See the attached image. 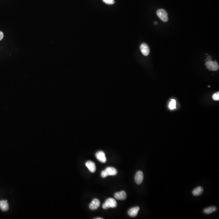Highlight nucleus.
<instances>
[{
	"label": "nucleus",
	"instance_id": "nucleus-1",
	"mask_svg": "<svg viewBox=\"0 0 219 219\" xmlns=\"http://www.w3.org/2000/svg\"><path fill=\"white\" fill-rule=\"evenodd\" d=\"M117 174V169L113 167H107L105 170L101 172V176L102 178H104L108 176H114Z\"/></svg>",
	"mask_w": 219,
	"mask_h": 219
},
{
	"label": "nucleus",
	"instance_id": "nucleus-2",
	"mask_svg": "<svg viewBox=\"0 0 219 219\" xmlns=\"http://www.w3.org/2000/svg\"><path fill=\"white\" fill-rule=\"evenodd\" d=\"M117 205V202L114 199L109 198L106 200L105 202L103 204L102 207L104 209H108L110 208H116Z\"/></svg>",
	"mask_w": 219,
	"mask_h": 219
},
{
	"label": "nucleus",
	"instance_id": "nucleus-3",
	"mask_svg": "<svg viewBox=\"0 0 219 219\" xmlns=\"http://www.w3.org/2000/svg\"><path fill=\"white\" fill-rule=\"evenodd\" d=\"M157 15L159 18L164 22H167L169 20L168 14L164 9H159L157 12Z\"/></svg>",
	"mask_w": 219,
	"mask_h": 219
},
{
	"label": "nucleus",
	"instance_id": "nucleus-4",
	"mask_svg": "<svg viewBox=\"0 0 219 219\" xmlns=\"http://www.w3.org/2000/svg\"><path fill=\"white\" fill-rule=\"evenodd\" d=\"M205 65L208 69L213 71H216L219 69V65L216 61L209 60L206 62Z\"/></svg>",
	"mask_w": 219,
	"mask_h": 219
},
{
	"label": "nucleus",
	"instance_id": "nucleus-5",
	"mask_svg": "<svg viewBox=\"0 0 219 219\" xmlns=\"http://www.w3.org/2000/svg\"><path fill=\"white\" fill-rule=\"evenodd\" d=\"M96 157L98 160L102 163H105L107 161L105 154L103 151H99L96 153Z\"/></svg>",
	"mask_w": 219,
	"mask_h": 219
},
{
	"label": "nucleus",
	"instance_id": "nucleus-6",
	"mask_svg": "<svg viewBox=\"0 0 219 219\" xmlns=\"http://www.w3.org/2000/svg\"><path fill=\"white\" fill-rule=\"evenodd\" d=\"M143 178H144V174L142 171H138L136 172L135 176V181L137 184L140 185L142 183Z\"/></svg>",
	"mask_w": 219,
	"mask_h": 219
},
{
	"label": "nucleus",
	"instance_id": "nucleus-7",
	"mask_svg": "<svg viewBox=\"0 0 219 219\" xmlns=\"http://www.w3.org/2000/svg\"><path fill=\"white\" fill-rule=\"evenodd\" d=\"M100 205V201L97 199H95L92 200L89 205L90 209L91 210H96L99 207Z\"/></svg>",
	"mask_w": 219,
	"mask_h": 219
},
{
	"label": "nucleus",
	"instance_id": "nucleus-8",
	"mask_svg": "<svg viewBox=\"0 0 219 219\" xmlns=\"http://www.w3.org/2000/svg\"><path fill=\"white\" fill-rule=\"evenodd\" d=\"M141 52L144 55L147 56L150 53V49L149 46L146 43L142 44L140 46Z\"/></svg>",
	"mask_w": 219,
	"mask_h": 219
},
{
	"label": "nucleus",
	"instance_id": "nucleus-9",
	"mask_svg": "<svg viewBox=\"0 0 219 219\" xmlns=\"http://www.w3.org/2000/svg\"><path fill=\"white\" fill-rule=\"evenodd\" d=\"M139 210V206H135V207L131 208L128 211V214L129 216H130L131 217H135V216H137Z\"/></svg>",
	"mask_w": 219,
	"mask_h": 219
},
{
	"label": "nucleus",
	"instance_id": "nucleus-10",
	"mask_svg": "<svg viewBox=\"0 0 219 219\" xmlns=\"http://www.w3.org/2000/svg\"><path fill=\"white\" fill-rule=\"evenodd\" d=\"M114 196L115 199L119 200H125L127 198L126 193L125 191H121L115 193Z\"/></svg>",
	"mask_w": 219,
	"mask_h": 219
},
{
	"label": "nucleus",
	"instance_id": "nucleus-11",
	"mask_svg": "<svg viewBox=\"0 0 219 219\" xmlns=\"http://www.w3.org/2000/svg\"><path fill=\"white\" fill-rule=\"evenodd\" d=\"M86 166L88 168V169H89L90 171L92 173L95 172L96 170V164L94 162H92L91 161H89L86 162Z\"/></svg>",
	"mask_w": 219,
	"mask_h": 219
},
{
	"label": "nucleus",
	"instance_id": "nucleus-12",
	"mask_svg": "<svg viewBox=\"0 0 219 219\" xmlns=\"http://www.w3.org/2000/svg\"><path fill=\"white\" fill-rule=\"evenodd\" d=\"M0 208L3 211H7L9 209V205L7 201L2 200L0 201Z\"/></svg>",
	"mask_w": 219,
	"mask_h": 219
},
{
	"label": "nucleus",
	"instance_id": "nucleus-13",
	"mask_svg": "<svg viewBox=\"0 0 219 219\" xmlns=\"http://www.w3.org/2000/svg\"><path fill=\"white\" fill-rule=\"evenodd\" d=\"M203 192V187L199 186L194 189L192 191V194L194 196H199L202 194Z\"/></svg>",
	"mask_w": 219,
	"mask_h": 219
},
{
	"label": "nucleus",
	"instance_id": "nucleus-14",
	"mask_svg": "<svg viewBox=\"0 0 219 219\" xmlns=\"http://www.w3.org/2000/svg\"><path fill=\"white\" fill-rule=\"evenodd\" d=\"M217 210V208L215 206H210L204 210V213L206 214H209L214 212Z\"/></svg>",
	"mask_w": 219,
	"mask_h": 219
},
{
	"label": "nucleus",
	"instance_id": "nucleus-15",
	"mask_svg": "<svg viewBox=\"0 0 219 219\" xmlns=\"http://www.w3.org/2000/svg\"><path fill=\"white\" fill-rule=\"evenodd\" d=\"M176 101L174 99H172L171 101H170L169 105V108L171 110L176 108Z\"/></svg>",
	"mask_w": 219,
	"mask_h": 219
},
{
	"label": "nucleus",
	"instance_id": "nucleus-16",
	"mask_svg": "<svg viewBox=\"0 0 219 219\" xmlns=\"http://www.w3.org/2000/svg\"><path fill=\"white\" fill-rule=\"evenodd\" d=\"M213 99V100L215 101H219V92H216L214 94L212 97Z\"/></svg>",
	"mask_w": 219,
	"mask_h": 219
},
{
	"label": "nucleus",
	"instance_id": "nucleus-17",
	"mask_svg": "<svg viewBox=\"0 0 219 219\" xmlns=\"http://www.w3.org/2000/svg\"><path fill=\"white\" fill-rule=\"evenodd\" d=\"M103 1L108 5H113L115 3L114 0H103Z\"/></svg>",
	"mask_w": 219,
	"mask_h": 219
},
{
	"label": "nucleus",
	"instance_id": "nucleus-18",
	"mask_svg": "<svg viewBox=\"0 0 219 219\" xmlns=\"http://www.w3.org/2000/svg\"><path fill=\"white\" fill-rule=\"evenodd\" d=\"M4 37V34L2 31H0V41H1Z\"/></svg>",
	"mask_w": 219,
	"mask_h": 219
},
{
	"label": "nucleus",
	"instance_id": "nucleus-19",
	"mask_svg": "<svg viewBox=\"0 0 219 219\" xmlns=\"http://www.w3.org/2000/svg\"><path fill=\"white\" fill-rule=\"evenodd\" d=\"M211 59H212V58H211V57H210V56H208V57L207 59L208 60V61H209V60H211Z\"/></svg>",
	"mask_w": 219,
	"mask_h": 219
},
{
	"label": "nucleus",
	"instance_id": "nucleus-20",
	"mask_svg": "<svg viewBox=\"0 0 219 219\" xmlns=\"http://www.w3.org/2000/svg\"><path fill=\"white\" fill-rule=\"evenodd\" d=\"M103 218H101V217H97V218H95V219H103Z\"/></svg>",
	"mask_w": 219,
	"mask_h": 219
},
{
	"label": "nucleus",
	"instance_id": "nucleus-21",
	"mask_svg": "<svg viewBox=\"0 0 219 219\" xmlns=\"http://www.w3.org/2000/svg\"><path fill=\"white\" fill-rule=\"evenodd\" d=\"M157 24H158V23H157V22H155V24H156V25H157Z\"/></svg>",
	"mask_w": 219,
	"mask_h": 219
}]
</instances>
